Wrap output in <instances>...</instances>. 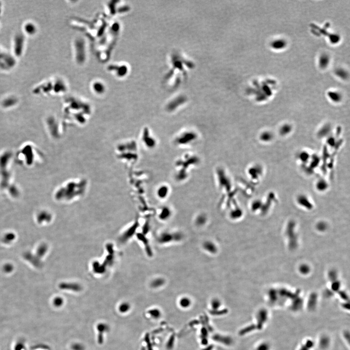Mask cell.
I'll return each instance as SVG.
<instances>
[{
  "label": "cell",
  "mask_w": 350,
  "mask_h": 350,
  "mask_svg": "<svg viewBox=\"0 0 350 350\" xmlns=\"http://www.w3.org/2000/svg\"><path fill=\"white\" fill-rule=\"evenodd\" d=\"M329 97L332 101H333V102H338L341 99L340 96H339V94L336 93H329Z\"/></svg>",
  "instance_id": "cell-20"
},
{
  "label": "cell",
  "mask_w": 350,
  "mask_h": 350,
  "mask_svg": "<svg viewBox=\"0 0 350 350\" xmlns=\"http://www.w3.org/2000/svg\"><path fill=\"white\" fill-rule=\"evenodd\" d=\"M315 345L313 340L308 339L300 346L298 350H312Z\"/></svg>",
  "instance_id": "cell-12"
},
{
  "label": "cell",
  "mask_w": 350,
  "mask_h": 350,
  "mask_svg": "<svg viewBox=\"0 0 350 350\" xmlns=\"http://www.w3.org/2000/svg\"><path fill=\"white\" fill-rule=\"evenodd\" d=\"M192 302H191V299H190L189 298L186 296H184L180 298V300H179V305L182 308H187L189 307L191 305Z\"/></svg>",
  "instance_id": "cell-14"
},
{
  "label": "cell",
  "mask_w": 350,
  "mask_h": 350,
  "mask_svg": "<svg viewBox=\"0 0 350 350\" xmlns=\"http://www.w3.org/2000/svg\"><path fill=\"white\" fill-rule=\"evenodd\" d=\"M208 220V217L206 214L203 213L198 214L195 218V224L197 227L202 228L206 225Z\"/></svg>",
  "instance_id": "cell-5"
},
{
  "label": "cell",
  "mask_w": 350,
  "mask_h": 350,
  "mask_svg": "<svg viewBox=\"0 0 350 350\" xmlns=\"http://www.w3.org/2000/svg\"><path fill=\"white\" fill-rule=\"evenodd\" d=\"M202 248L205 252L212 255L217 254L218 252V245L211 240H206L203 242Z\"/></svg>",
  "instance_id": "cell-1"
},
{
  "label": "cell",
  "mask_w": 350,
  "mask_h": 350,
  "mask_svg": "<svg viewBox=\"0 0 350 350\" xmlns=\"http://www.w3.org/2000/svg\"><path fill=\"white\" fill-rule=\"evenodd\" d=\"M173 215L172 210L168 206H164L161 210L159 214V218L163 221H166L171 219Z\"/></svg>",
  "instance_id": "cell-3"
},
{
  "label": "cell",
  "mask_w": 350,
  "mask_h": 350,
  "mask_svg": "<svg viewBox=\"0 0 350 350\" xmlns=\"http://www.w3.org/2000/svg\"><path fill=\"white\" fill-rule=\"evenodd\" d=\"M316 188L318 191L323 192L328 188V184L325 179H318L316 182Z\"/></svg>",
  "instance_id": "cell-8"
},
{
  "label": "cell",
  "mask_w": 350,
  "mask_h": 350,
  "mask_svg": "<svg viewBox=\"0 0 350 350\" xmlns=\"http://www.w3.org/2000/svg\"><path fill=\"white\" fill-rule=\"evenodd\" d=\"M165 279L164 278L160 277L155 278L154 279H153L151 283V285L153 288H159L164 286V285H165Z\"/></svg>",
  "instance_id": "cell-10"
},
{
  "label": "cell",
  "mask_w": 350,
  "mask_h": 350,
  "mask_svg": "<svg viewBox=\"0 0 350 350\" xmlns=\"http://www.w3.org/2000/svg\"><path fill=\"white\" fill-rule=\"evenodd\" d=\"M292 126L289 123H285L281 126L279 129V133L282 136H286L291 133L292 131Z\"/></svg>",
  "instance_id": "cell-7"
},
{
  "label": "cell",
  "mask_w": 350,
  "mask_h": 350,
  "mask_svg": "<svg viewBox=\"0 0 350 350\" xmlns=\"http://www.w3.org/2000/svg\"><path fill=\"white\" fill-rule=\"evenodd\" d=\"M174 237V242L179 243L183 241L184 238V235L182 232L180 231L173 232Z\"/></svg>",
  "instance_id": "cell-15"
},
{
  "label": "cell",
  "mask_w": 350,
  "mask_h": 350,
  "mask_svg": "<svg viewBox=\"0 0 350 350\" xmlns=\"http://www.w3.org/2000/svg\"><path fill=\"white\" fill-rule=\"evenodd\" d=\"M274 134L270 131H264L259 135V139L264 143L271 142L274 139Z\"/></svg>",
  "instance_id": "cell-6"
},
{
  "label": "cell",
  "mask_w": 350,
  "mask_h": 350,
  "mask_svg": "<svg viewBox=\"0 0 350 350\" xmlns=\"http://www.w3.org/2000/svg\"><path fill=\"white\" fill-rule=\"evenodd\" d=\"M271 345L267 341H263L260 343L256 346L254 350H270Z\"/></svg>",
  "instance_id": "cell-16"
},
{
  "label": "cell",
  "mask_w": 350,
  "mask_h": 350,
  "mask_svg": "<svg viewBox=\"0 0 350 350\" xmlns=\"http://www.w3.org/2000/svg\"><path fill=\"white\" fill-rule=\"evenodd\" d=\"M169 193V189L168 186H162L158 190V196L161 199H164L168 197Z\"/></svg>",
  "instance_id": "cell-13"
},
{
  "label": "cell",
  "mask_w": 350,
  "mask_h": 350,
  "mask_svg": "<svg viewBox=\"0 0 350 350\" xmlns=\"http://www.w3.org/2000/svg\"><path fill=\"white\" fill-rule=\"evenodd\" d=\"M158 241L162 245H168L174 242L173 232L164 231L160 233L158 237Z\"/></svg>",
  "instance_id": "cell-2"
},
{
  "label": "cell",
  "mask_w": 350,
  "mask_h": 350,
  "mask_svg": "<svg viewBox=\"0 0 350 350\" xmlns=\"http://www.w3.org/2000/svg\"><path fill=\"white\" fill-rule=\"evenodd\" d=\"M310 158V155L306 151H302L299 153L298 155V159L299 160H300V162L303 163H305L308 162Z\"/></svg>",
  "instance_id": "cell-17"
},
{
  "label": "cell",
  "mask_w": 350,
  "mask_h": 350,
  "mask_svg": "<svg viewBox=\"0 0 350 350\" xmlns=\"http://www.w3.org/2000/svg\"><path fill=\"white\" fill-rule=\"evenodd\" d=\"M5 268H6V270L8 271H9L11 270V267L9 265H7V267H5Z\"/></svg>",
  "instance_id": "cell-23"
},
{
  "label": "cell",
  "mask_w": 350,
  "mask_h": 350,
  "mask_svg": "<svg viewBox=\"0 0 350 350\" xmlns=\"http://www.w3.org/2000/svg\"><path fill=\"white\" fill-rule=\"evenodd\" d=\"M330 338L326 336H323L320 338L319 346L322 349H326L330 345Z\"/></svg>",
  "instance_id": "cell-11"
},
{
  "label": "cell",
  "mask_w": 350,
  "mask_h": 350,
  "mask_svg": "<svg viewBox=\"0 0 350 350\" xmlns=\"http://www.w3.org/2000/svg\"><path fill=\"white\" fill-rule=\"evenodd\" d=\"M131 306L127 303H122L119 306V311L122 313H126L129 310Z\"/></svg>",
  "instance_id": "cell-19"
},
{
  "label": "cell",
  "mask_w": 350,
  "mask_h": 350,
  "mask_svg": "<svg viewBox=\"0 0 350 350\" xmlns=\"http://www.w3.org/2000/svg\"><path fill=\"white\" fill-rule=\"evenodd\" d=\"M331 129H330V126L329 125H326V126H323L321 127V129H320V131H318V136L320 137H326V135L327 136L330 132Z\"/></svg>",
  "instance_id": "cell-18"
},
{
  "label": "cell",
  "mask_w": 350,
  "mask_h": 350,
  "mask_svg": "<svg viewBox=\"0 0 350 350\" xmlns=\"http://www.w3.org/2000/svg\"><path fill=\"white\" fill-rule=\"evenodd\" d=\"M263 168L260 165H254L249 170V174L253 179H258L263 174Z\"/></svg>",
  "instance_id": "cell-4"
},
{
  "label": "cell",
  "mask_w": 350,
  "mask_h": 350,
  "mask_svg": "<svg viewBox=\"0 0 350 350\" xmlns=\"http://www.w3.org/2000/svg\"><path fill=\"white\" fill-rule=\"evenodd\" d=\"M72 349L74 350H84V347L81 344H74L72 346Z\"/></svg>",
  "instance_id": "cell-22"
},
{
  "label": "cell",
  "mask_w": 350,
  "mask_h": 350,
  "mask_svg": "<svg viewBox=\"0 0 350 350\" xmlns=\"http://www.w3.org/2000/svg\"><path fill=\"white\" fill-rule=\"evenodd\" d=\"M242 211L239 208H235L229 212V217L232 220H237L242 216Z\"/></svg>",
  "instance_id": "cell-9"
},
{
  "label": "cell",
  "mask_w": 350,
  "mask_h": 350,
  "mask_svg": "<svg viewBox=\"0 0 350 350\" xmlns=\"http://www.w3.org/2000/svg\"><path fill=\"white\" fill-rule=\"evenodd\" d=\"M54 305L56 306H61L63 304V299L59 297H58L54 299L53 302Z\"/></svg>",
  "instance_id": "cell-21"
}]
</instances>
